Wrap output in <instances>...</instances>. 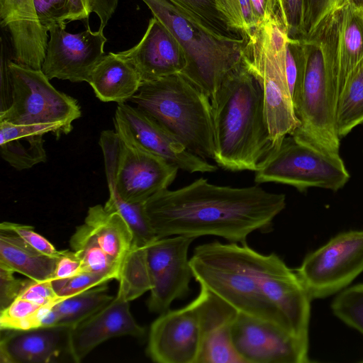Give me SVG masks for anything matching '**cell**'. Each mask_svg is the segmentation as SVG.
I'll use <instances>...</instances> for the list:
<instances>
[{"instance_id": "6da1fadb", "label": "cell", "mask_w": 363, "mask_h": 363, "mask_svg": "<svg viewBox=\"0 0 363 363\" xmlns=\"http://www.w3.org/2000/svg\"><path fill=\"white\" fill-rule=\"evenodd\" d=\"M286 204L284 194L259 184L220 186L201 177L179 189L156 193L143 203V210L158 238L215 235L244 244L254 231L271 228Z\"/></svg>"}, {"instance_id": "7a4b0ae2", "label": "cell", "mask_w": 363, "mask_h": 363, "mask_svg": "<svg viewBox=\"0 0 363 363\" xmlns=\"http://www.w3.org/2000/svg\"><path fill=\"white\" fill-rule=\"evenodd\" d=\"M211 102L213 160L228 171H257L275 145L269 136L262 89L242 60L224 78Z\"/></svg>"}, {"instance_id": "3957f363", "label": "cell", "mask_w": 363, "mask_h": 363, "mask_svg": "<svg viewBox=\"0 0 363 363\" xmlns=\"http://www.w3.org/2000/svg\"><path fill=\"white\" fill-rule=\"evenodd\" d=\"M301 40L305 48L306 69L295 107L299 125L291 135L322 152L340 155L336 127L339 33L325 28L315 38L308 36Z\"/></svg>"}, {"instance_id": "277c9868", "label": "cell", "mask_w": 363, "mask_h": 363, "mask_svg": "<svg viewBox=\"0 0 363 363\" xmlns=\"http://www.w3.org/2000/svg\"><path fill=\"white\" fill-rule=\"evenodd\" d=\"M206 160L215 152L210 98L182 74L143 82L129 100Z\"/></svg>"}, {"instance_id": "5b68a950", "label": "cell", "mask_w": 363, "mask_h": 363, "mask_svg": "<svg viewBox=\"0 0 363 363\" xmlns=\"http://www.w3.org/2000/svg\"><path fill=\"white\" fill-rule=\"evenodd\" d=\"M177 39L186 57L181 73L210 99L242 60L245 39L223 36L169 0H142Z\"/></svg>"}, {"instance_id": "8992f818", "label": "cell", "mask_w": 363, "mask_h": 363, "mask_svg": "<svg viewBox=\"0 0 363 363\" xmlns=\"http://www.w3.org/2000/svg\"><path fill=\"white\" fill-rule=\"evenodd\" d=\"M189 263L200 286L238 312L269 321L294 335L282 313L261 290L238 243L214 241L198 245Z\"/></svg>"}, {"instance_id": "52a82bcc", "label": "cell", "mask_w": 363, "mask_h": 363, "mask_svg": "<svg viewBox=\"0 0 363 363\" xmlns=\"http://www.w3.org/2000/svg\"><path fill=\"white\" fill-rule=\"evenodd\" d=\"M242 61L259 82L263 91L269 136L275 145L291 135L299 125L285 71V45L288 38L277 13L268 21L242 33Z\"/></svg>"}, {"instance_id": "ba28073f", "label": "cell", "mask_w": 363, "mask_h": 363, "mask_svg": "<svg viewBox=\"0 0 363 363\" xmlns=\"http://www.w3.org/2000/svg\"><path fill=\"white\" fill-rule=\"evenodd\" d=\"M101 148L108 190L130 203H144L168 189L179 169L164 159L123 141L115 130L101 132Z\"/></svg>"}, {"instance_id": "9c48e42d", "label": "cell", "mask_w": 363, "mask_h": 363, "mask_svg": "<svg viewBox=\"0 0 363 363\" xmlns=\"http://www.w3.org/2000/svg\"><path fill=\"white\" fill-rule=\"evenodd\" d=\"M257 184L275 182L299 191L318 187L337 191L350 179L340 155L328 154L285 136L255 172Z\"/></svg>"}, {"instance_id": "30bf717a", "label": "cell", "mask_w": 363, "mask_h": 363, "mask_svg": "<svg viewBox=\"0 0 363 363\" xmlns=\"http://www.w3.org/2000/svg\"><path fill=\"white\" fill-rule=\"evenodd\" d=\"M10 103L0 121L16 125L61 123L70 133L81 108L73 97L57 90L41 69L7 62Z\"/></svg>"}, {"instance_id": "8fae6325", "label": "cell", "mask_w": 363, "mask_h": 363, "mask_svg": "<svg viewBox=\"0 0 363 363\" xmlns=\"http://www.w3.org/2000/svg\"><path fill=\"white\" fill-rule=\"evenodd\" d=\"M363 272V230L340 233L306 256L296 272L312 299L339 293Z\"/></svg>"}, {"instance_id": "7c38bea8", "label": "cell", "mask_w": 363, "mask_h": 363, "mask_svg": "<svg viewBox=\"0 0 363 363\" xmlns=\"http://www.w3.org/2000/svg\"><path fill=\"white\" fill-rule=\"evenodd\" d=\"M240 252L261 290L286 319L294 336L308 345L311 301L296 272L276 254L263 255L246 243Z\"/></svg>"}, {"instance_id": "4fadbf2b", "label": "cell", "mask_w": 363, "mask_h": 363, "mask_svg": "<svg viewBox=\"0 0 363 363\" xmlns=\"http://www.w3.org/2000/svg\"><path fill=\"white\" fill-rule=\"evenodd\" d=\"M113 125L115 132L128 145L160 157L189 173H211L213 164L189 151L172 133L140 110L125 103L118 104Z\"/></svg>"}, {"instance_id": "5bb4252c", "label": "cell", "mask_w": 363, "mask_h": 363, "mask_svg": "<svg viewBox=\"0 0 363 363\" xmlns=\"http://www.w3.org/2000/svg\"><path fill=\"white\" fill-rule=\"evenodd\" d=\"M205 333L203 298L167 310L150 328L147 354L157 363H197Z\"/></svg>"}, {"instance_id": "9a60e30c", "label": "cell", "mask_w": 363, "mask_h": 363, "mask_svg": "<svg viewBox=\"0 0 363 363\" xmlns=\"http://www.w3.org/2000/svg\"><path fill=\"white\" fill-rule=\"evenodd\" d=\"M194 238L175 235L159 238L146 247V258L152 288L147 308L162 313L172 303L186 298L193 277L188 251Z\"/></svg>"}, {"instance_id": "2e32d148", "label": "cell", "mask_w": 363, "mask_h": 363, "mask_svg": "<svg viewBox=\"0 0 363 363\" xmlns=\"http://www.w3.org/2000/svg\"><path fill=\"white\" fill-rule=\"evenodd\" d=\"M231 333L235 349L244 363L310 362L308 345L269 321L238 312Z\"/></svg>"}, {"instance_id": "e0dca14e", "label": "cell", "mask_w": 363, "mask_h": 363, "mask_svg": "<svg viewBox=\"0 0 363 363\" xmlns=\"http://www.w3.org/2000/svg\"><path fill=\"white\" fill-rule=\"evenodd\" d=\"M66 25L57 24L49 30V40L41 70L50 79L88 82L90 74L101 60L107 41L104 29L87 28L71 33Z\"/></svg>"}, {"instance_id": "ac0fdd59", "label": "cell", "mask_w": 363, "mask_h": 363, "mask_svg": "<svg viewBox=\"0 0 363 363\" xmlns=\"http://www.w3.org/2000/svg\"><path fill=\"white\" fill-rule=\"evenodd\" d=\"M129 303L117 294L104 308L69 329L67 347L74 362H82L110 338L124 335L140 337L145 335V330L134 319Z\"/></svg>"}, {"instance_id": "d6986e66", "label": "cell", "mask_w": 363, "mask_h": 363, "mask_svg": "<svg viewBox=\"0 0 363 363\" xmlns=\"http://www.w3.org/2000/svg\"><path fill=\"white\" fill-rule=\"evenodd\" d=\"M116 53L135 68L142 82L181 74L186 64L179 42L154 16L136 45Z\"/></svg>"}, {"instance_id": "ffe728a7", "label": "cell", "mask_w": 363, "mask_h": 363, "mask_svg": "<svg viewBox=\"0 0 363 363\" xmlns=\"http://www.w3.org/2000/svg\"><path fill=\"white\" fill-rule=\"evenodd\" d=\"M0 23L10 34L13 61L41 69L49 32L38 18L33 0H0Z\"/></svg>"}, {"instance_id": "44dd1931", "label": "cell", "mask_w": 363, "mask_h": 363, "mask_svg": "<svg viewBox=\"0 0 363 363\" xmlns=\"http://www.w3.org/2000/svg\"><path fill=\"white\" fill-rule=\"evenodd\" d=\"M69 328L40 327L29 330H7L1 336V363H48L61 353L62 339Z\"/></svg>"}, {"instance_id": "7402d4cb", "label": "cell", "mask_w": 363, "mask_h": 363, "mask_svg": "<svg viewBox=\"0 0 363 363\" xmlns=\"http://www.w3.org/2000/svg\"><path fill=\"white\" fill-rule=\"evenodd\" d=\"M69 133L61 123L16 125L0 121V155L17 170L29 169L47 160L44 135L52 133L58 138Z\"/></svg>"}, {"instance_id": "603a6c76", "label": "cell", "mask_w": 363, "mask_h": 363, "mask_svg": "<svg viewBox=\"0 0 363 363\" xmlns=\"http://www.w3.org/2000/svg\"><path fill=\"white\" fill-rule=\"evenodd\" d=\"M88 83L101 101H129L142 80L135 68L115 52L105 54L92 70Z\"/></svg>"}, {"instance_id": "cb8c5ba5", "label": "cell", "mask_w": 363, "mask_h": 363, "mask_svg": "<svg viewBox=\"0 0 363 363\" xmlns=\"http://www.w3.org/2000/svg\"><path fill=\"white\" fill-rule=\"evenodd\" d=\"M0 231V264L33 281H52L59 258L40 252L12 232Z\"/></svg>"}, {"instance_id": "d4e9b609", "label": "cell", "mask_w": 363, "mask_h": 363, "mask_svg": "<svg viewBox=\"0 0 363 363\" xmlns=\"http://www.w3.org/2000/svg\"><path fill=\"white\" fill-rule=\"evenodd\" d=\"M106 253L120 267L133 245L132 233L122 216L97 204L89 207L84 222Z\"/></svg>"}, {"instance_id": "484cf974", "label": "cell", "mask_w": 363, "mask_h": 363, "mask_svg": "<svg viewBox=\"0 0 363 363\" xmlns=\"http://www.w3.org/2000/svg\"><path fill=\"white\" fill-rule=\"evenodd\" d=\"M363 57V11L347 2L341 8L338 44V96L345 80Z\"/></svg>"}, {"instance_id": "4316f807", "label": "cell", "mask_w": 363, "mask_h": 363, "mask_svg": "<svg viewBox=\"0 0 363 363\" xmlns=\"http://www.w3.org/2000/svg\"><path fill=\"white\" fill-rule=\"evenodd\" d=\"M363 123V57L347 76L337 104L336 127L340 140Z\"/></svg>"}, {"instance_id": "83f0119b", "label": "cell", "mask_w": 363, "mask_h": 363, "mask_svg": "<svg viewBox=\"0 0 363 363\" xmlns=\"http://www.w3.org/2000/svg\"><path fill=\"white\" fill-rule=\"evenodd\" d=\"M72 250L82 262L84 272H89L116 279L120 267L101 247L91 228L86 223L77 226L69 240Z\"/></svg>"}, {"instance_id": "f1b7e54d", "label": "cell", "mask_w": 363, "mask_h": 363, "mask_svg": "<svg viewBox=\"0 0 363 363\" xmlns=\"http://www.w3.org/2000/svg\"><path fill=\"white\" fill-rule=\"evenodd\" d=\"M106 284L63 298L54 307L60 315L59 326L72 328L96 313L114 297L106 293Z\"/></svg>"}, {"instance_id": "f546056e", "label": "cell", "mask_w": 363, "mask_h": 363, "mask_svg": "<svg viewBox=\"0 0 363 363\" xmlns=\"http://www.w3.org/2000/svg\"><path fill=\"white\" fill-rule=\"evenodd\" d=\"M146 247L133 245L121 264L117 294L128 301L138 298L152 288Z\"/></svg>"}, {"instance_id": "4dcf8cb0", "label": "cell", "mask_w": 363, "mask_h": 363, "mask_svg": "<svg viewBox=\"0 0 363 363\" xmlns=\"http://www.w3.org/2000/svg\"><path fill=\"white\" fill-rule=\"evenodd\" d=\"M104 207L122 216L132 233L134 245L145 247L159 239L145 214L143 203L125 202L115 192L109 191V198Z\"/></svg>"}, {"instance_id": "1f68e13d", "label": "cell", "mask_w": 363, "mask_h": 363, "mask_svg": "<svg viewBox=\"0 0 363 363\" xmlns=\"http://www.w3.org/2000/svg\"><path fill=\"white\" fill-rule=\"evenodd\" d=\"M233 320L220 323L205 334L197 363H244L233 342Z\"/></svg>"}, {"instance_id": "d6a6232c", "label": "cell", "mask_w": 363, "mask_h": 363, "mask_svg": "<svg viewBox=\"0 0 363 363\" xmlns=\"http://www.w3.org/2000/svg\"><path fill=\"white\" fill-rule=\"evenodd\" d=\"M187 11L218 33L228 38H242L225 15V0H169Z\"/></svg>"}, {"instance_id": "836d02e7", "label": "cell", "mask_w": 363, "mask_h": 363, "mask_svg": "<svg viewBox=\"0 0 363 363\" xmlns=\"http://www.w3.org/2000/svg\"><path fill=\"white\" fill-rule=\"evenodd\" d=\"M56 303L41 306L17 297L6 308L0 311V330H29L39 328L43 314Z\"/></svg>"}, {"instance_id": "e575fe53", "label": "cell", "mask_w": 363, "mask_h": 363, "mask_svg": "<svg viewBox=\"0 0 363 363\" xmlns=\"http://www.w3.org/2000/svg\"><path fill=\"white\" fill-rule=\"evenodd\" d=\"M331 308L336 317L363 334V284L340 291Z\"/></svg>"}, {"instance_id": "d590c367", "label": "cell", "mask_w": 363, "mask_h": 363, "mask_svg": "<svg viewBox=\"0 0 363 363\" xmlns=\"http://www.w3.org/2000/svg\"><path fill=\"white\" fill-rule=\"evenodd\" d=\"M306 69V52L302 40L287 38L285 45V71L294 108L296 106Z\"/></svg>"}, {"instance_id": "8d00e7d4", "label": "cell", "mask_w": 363, "mask_h": 363, "mask_svg": "<svg viewBox=\"0 0 363 363\" xmlns=\"http://www.w3.org/2000/svg\"><path fill=\"white\" fill-rule=\"evenodd\" d=\"M277 5L288 38L303 40L306 36L305 0H277Z\"/></svg>"}, {"instance_id": "74e56055", "label": "cell", "mask_w": 363, "mask_h": 363, "mask_svg": "<svg viewBox=\"0 0 363 363\" xmlns=\"http://www.w3.org/2000/svg\"><path fill=\"white\" fill-rule=\"evenodd\" d=\"M111 280L104 275L82 272L67 279L53 280L52 284L59 296L67 298L92 288L106 284Z\"/></svg>"}, {"instance_id": "f35d334b", "label": "cell", "mask_w": 363, "mask_h": 363, "mask_svg": "<svg viewBox=\"0 0 363 363\" xmlns=\"http://www.w3.org/2000/svg\"><path fill=\"white\" fill-rule=\"evenodd\" d=\"M0 230L15 233L34 249L52 257L60 258L66 251V250H57L51 242L36 233L34 228L30 225L4 221L0 224Z\"/></svg>"}, {"instance_id": "ab89813d", "label": "cell", "mask_w": 363, "mask_h": 363, "mask_svg": "<svg viewBox=\"0 0 363 363\" xmlns=\"http://www.w3.org/2000/svg\"><path fill=\"white\" fill-rule=\"evenodd\" d=\"M41 24L48 30L57 24L69 22L71 6L69 0H33Z\"/></svg>"}, {"instance_id": "60d3db41", "label": "cell", "mask_w": 363, "mask_h": 363, "mask_svg": "<svg viewBox=\"0 0 363 363\" xmlns=\"http://www.w3.org/2000/svg\"><path fill=\"white\" fill-rule=\"evenodd\" d=\"M347 1L348 0H305L304 38L312 33L329 13L342 8Z\"/></svg>"}, {"instance_id": "b9f144b4", "label": "cell", "mask_w": 363, "mask_h": 363, "mask_svg": "<svg viewBox=\"0 0 363 363\" xmlns=\"http://www.w3.org/2000/svg\"><path fill=\"white\" fill-rule=\"evenodd\" d=\"M225 5L228 19L242 35L256 26L250 0H225Z\"/></svg>"}, {"instance_id": "7bdbcfd3", "label": "cell", "mask_w": 363, "mask_h": 363, "mask_svg": "<svg viewBox=\"0 0 363 363\" xmlns=\"http://www.w3.org/2000/svg\"><path fill=\"white\" fill-rule=\"evenodd\" d=\"M13 270L0 264V311L6 308L20 295L28 283L14 277Z\"/></svg>"}, {"instance_id": "ee69618b", "label": "cell", "mask_w": 363, "mask_h": 363, "mask_svg": "<svg viewBox=\"0 0 363 363\" xmlns=\"http://www.w3.org/2000/svg\"><path fill=\"white\" fill-rule=\"evenodd\" d=\"M18 297L26 298L39 305L56 303L65 297H60L55 291L52 281H36L30 279Z\"/></svg>"}, {"instance_id": "f6af8a7d", "label": "cell", "mask_w": 363, "mask_h": 363, "mask_svg": "<svg viewBox=\"0 0 363 363\" xmlns=\"http://www.w3.org/2000/svg\"><path fill=\"white\" fill-rule=\"evenodd\" d=\"M82 272L84 271L79 258L73 250H66L65 254L58 259L52 281L67 279Z\"/></svg>"}, {"instance_id": "bcb514c9", "label": "cell", "mask_w": 363, "mask_h": 363, "mask_svg": "<svg viewBox=\"0 0 363 363\" xmlns=\"http://www.w3.org/2000/svg\"><path fill=\"white\" fill-rule=\"evenodd\" d=\"M250 3L256 26L278 13L277 0H250Z\"/></svg>"}, {"instance_id": "7dc6e473", "label": "cell", "mask_w": 363, "mask_h": 363, "mask_svg": "<svg viewBox=\"0 0 363 363\" xmlns=\"http://www.w3.org/2000/svg\"><path fill=\"white\" fill-rule=\"evenodd\" d=\"M119 0H91V11L100 21L99 28L104 29L116 11Z\"/></svg>"}, {"instance_id": "c3c4849f", "label": "cell", "mask_w": 363, "mask_h": 363, "mask_svg": "<svg viewBox=\"0 0 363 363\" xmlns=\"http://www.w3.org/2000/svg\"><path fill=\"white\" fill-rule=\"evenodd\" d=\"M71 12L69 22L88 19L91 11V0H69Z\"/></svg>"}, {"instance_id": "681fc988", "label": "cell", "mask_w": 363, "mask_h": 363, "mask_svg": "<svg viewBox=\"0 0 363 363\" xmlns=\"http://www.w3.org/2000/svg\"><path fill=\"white\" fill-rule=\"evenodd\" d=\"M347 2L350 3L358 9L363 11V0H348Z\"/></svg>"}]
</instances>
